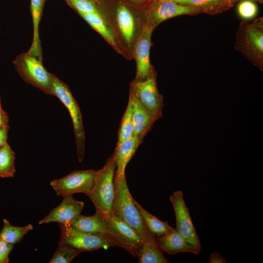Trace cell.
Wrapping results in <instances>:
<instances>
[{
  "mask_svg": "<svg viewBox=\"0 0 263 263\" xmlns=\"http://www.w3.org/2000/svg\"><path fill=\"white\" fill-rule=\"evenodd\" d=\"M114 184V198L112 213L132 227L144 240L149 230L130 192L125 175L115 172Z\"/></svg>",
  "mask_w": 263,
  "mask_h": 263,
  "instance_id": "cell-1",
  "label": "cell"
},
{
  "mask_svg": "<svg viewBox=\"0 0 263 263\" xmlns=\"http://www.w3.org/2000/svg\"><path fill=\"white\" fill-rule=\"evenodd\" d=\"M235 48L263 71V18L249 23L242 20L236 33Z\"/></svg>",
  "mask_w": 263,
  "mask_h": 263,
  "instance_id": "cell-2",
  "label": "cell"
},
{
  "mask_svg": "<svg viewBox=\"0 0 263 263\" xmlns=\"http://www.w3.org/2000/svg\"><path fill=\"white\" fill-rule=\"evenodd\" d=\"M116 168L115 155L113 152L107 159L103 167L95 171L93 187L86 194L93 202L96 210L103 215L111 213L112 211Z\"/></svg>",
  "mask_w": 263,
  "mask_h": 263,
  "instance_id": "cell-3",
  "label": "cell"
},
{
  "mask_svg": "<svg viewBox=\"0 0 263 263\" xmlns=\"http://www.w3.org/2000/svg\"><path fill=\"white\" fill-rule=\"evenodd\" d=\"M13 63L25 82L46 94L53 95V74L46 70L42 61L26 52L19 55Z\"/></svg>",
  "mask_w": 263,
  "mask_h": 263,
  "instance_id": "cell-4",
  "label": "cell"
},
{
  "mask_svg": "<svg viewBox=\"0 0 263 263\" xmlns=\"http://www.w3.org/2000/svg\"><path fill=\"white\" fill-rule=\"evenodd\" d=\"M53 95L56 96L67 109L72 118L78 160L81 162L84 157L85 137L81 113L77 103L68 86L52 75Z\"/></svg>",
  "mask_w": 263,
  "mask_h": 263,
  "instance_id": "cell-5",
  "label": "cell"
},
{
  "mask_svg": "<svg viewBox=\"0 0 263 263\" xmlns=\"http://www.w3.org/2000/svg\"><path fill=\"white\" fill-rule=\"evenodd\" d=\"M59 243L79 252L92 251L104 247L119 246L118 243L107 235L79 231L69 224H59Z\"/></svg>",
  "mask_w": 263,
  "mask_h": 263,
  "instance_id": "cell-6",
  "label": "cell"
},
{
  "mask_svg": "<svg viewBox=\"0 0 263 263\" xmlns=\"http://www.w3.org/2000/svg\"><path fill=\"white\" fill-rule=\"evenodd\" d=\"M176 218L175 230L199 254L201 246L181 190L175 191L169 197Z\"/></svg>",
  "mask_w": 263,
  "mask_h": 263,
  "instance_id": "cell-7",
  "label": "cell"
},
{
  "mask_svg": "<svg viewBox=\"0 0 263 263\" xmlns=\"http://www.w3.org/2000/svg\"><path fill=\"white\" fill-rule=\"evenodd\" d=\"M130 90L145 108L159 119L162 117L163 96L158 91L156 77L152 71L146 78L133 81Z\"/></svg>",
  "mask_w": 263,
  "mask_h": 263,
  "instance_id": "cell-8",
  "label": "cell"
},
{
  "mask_svg": "<svg viewBox=\"0 0 263 263\" xmlns=\"http://www.w3.org/2000/svg\"><path fill=\"white\" fill-rule=\"evenodd\" d=\"M95 170H75L66 176L52 180L50 185L57 196H65L77 193L87 194L94 182Z\"/></svg>",
  "mask_w": 263,
  "mask_h": 263,
  "instance_id": "cell-9",
  "label": "cell"
},
{
  "mask_svg": "<svg viewBox=\"0 0 263 263\" xmlns=\"http://www.w3.org/2000/svg\"><path fill=\"white\" fill-rule=\"evenodd\" d=\"M113 239L135 257H137L144 239L132 227L113 214L103 215Z\"/></svg>",
  "mask_w": 263,
  "mask_h": 263,
  "instance_id": "cell-10",
  "label": "cell"
},
{
  "mask_svg": "<svg viewBox=\"0 0 263 263\" xmlns=\"http://www.w3.org/2000/svg\"><path fill=\"white\" fill-rule=\"evenodd\" d=\"M202 13L197 8L171 0H155L150 6L149 16L152 28L160 22L181 15L195 16Z\"/></svg>",
  "mask_w": 263,
  "mask_h": 263,
  "instance_id": "cell-11",
  "label": "cell"
},
{
  "mask_svg": "<svg viewBox=\"0 0 263 263\" xmlns=\"http://www.w3.org/2000/svg\"><path fill=\"white\" fill-rule=\"evenodd\" d=\"M60 204L53 208L49 213L38 222L39 225L52 222L59 224H69L79 215L84 207L82 201L76 200L72 195L63 196Z\"/></svg>",
  "mask_w": 263,
  "mask_h": 263,
  "instance_id": "cell-12",
  "label": "cell"
},
{
  "mask_svg": "<svg viewBox=\"0 0 263 263\" xmlns=\"http://www.w3.org/2000/svg\"><path fill=\"white\" fill-rule=\"evenodd\" d=\"M153 28L146 25L136 44L135 58L137 64L136 80H143L151 72L150 61V51L151 46V36Z\"/></svg>",
  "mask_w": 263,
  "mask_h": 263,
  "instance_id": "cell-13",
  "label": "cell"
},
{
  "mask_svg": "<svg viewBox=\"0 0 263 263\" xmlns=\"http://www.w3.org/2000/svg\"><path fill=\"white\" fill-rule=\"evenodd\" d=\"M133 101V134L132 136L143 141V138L151 129L154 123L159 118L145 108L130 90Z\"/></svg>",
  "mask_w": 263,
  "mask_h": 263,
  "instance_id": "cell-14",
  "label": "cell"
},
{
  "mask_svg": "<svg viewBox=\"0 0 263 263\" xmlns=\"http://www.w3.org/2000/svg\"><path fill=\"white\" fill-rule=\"evenodd\" d=\"M69 225L75 229L89 233L103 234L112 239L105 218L97 210L91 216H85L80 214Z\"/></svg>",
  "mask_w": 263,
  "mask_h": 263,
  "instance_id": "cell-15",
  "label": "cell"
},
{
  "mask_svg": "<svg viewBox=\"0 0 263 263\" xmlns=\"http://www.w3.org/2000/svg\"><path fill=\"white\" fill-rule=\"evenodd\" d=\"M156 239L160 249L170 255L182 252L199 254L175 229L173 228L161 236L156 237Z\"/></svg>",
  "mask_w": 263,
  "mask_h": 263,
  "instance_id": "cell-16",
  "label": "cell"
},
{
  "mask_svg": "<svg viewBox=\"0 0 263 263\" xmlns=\"http://www.w3.org/2000/svg\"><path fill=\"white\" fill-rule=\"evenodd\" d=\"M143 141L132 136L119 144H116L114 150L116 168L115 172L125 175L126 167Z\"/></svg>",
  "mask_w": 263,
  "mask_h": 263,
  "instance_id": "cell-17",
  "label": "cell"
},
{
  "mask_svg": "<svg viewBox=\"0 0 263 263\" xmlns=\"http://www.w3.org/2000/svg\"><path fill=\"white\" fill-rule=\"evenodd\" d=\"M137 257L139 263H168L159 248L156 236L148 230L144 243L139 251Z\"/></svg>",
  "mask_w": 263,
  "mask_h": 263,
  "instance_id": "cell-18",
  "label": "cell"
},
{
  "mask_svg": "<svg viewBox=\"0 0 263 263\" xmlns=\"http://www.w3.org/2000/svg\"><path fill=\"white\" fill-rule=\"evenodd\" d=\"M46 0H31L30 5L33 24V38L31 46L27 52L41 61L42 60V54L38 30L39 24Z\"/></svg>",
  "mask_w": 263,
  "mask_h": 263,
  "instance_id": "cell-19",
  "label": "cell"
},
{
  "mask_svg": "<svg viewBox=\"0 0 263 263\" xmlns=\"http://www.w3.org/2000/svg\"><path fill=\"white\" fill-rule=\"evenodd\" d=\"M198 8L202 13L214 15L232 8L234 3L228 0H171Z\"/></svg>",
  "mask_w": 263,
  "mask_h": 263,
  "instance_id": "cell-20",
  "label": "cell"
},
{
  "mask_svg": "<svg viewBox=\"0 0 263 263\" xmlns=\"http://www.w3.org/2000/svg\"><path fill=\"white\" fill-rule=\"evenodd\" d=\"M116 20L119 29L126 41L130 43L135 30V22L129 9L124 4H120L116 10Z\"/></svg>",
  "mask_w": 263,
  "mask_h": 263,
  "instance_id": "cell-21",
  "label": "cell"
},
{
  "mask_svg": "<svg viewBox=\"0 0 263 263\" xmlns=\"http://www.w3.org/2000/svg\"><path fill=\"white\" fill-rule=\"evenodd\" d=\"M134 203L148 229L156 237L161 236L173 229L167 222L160 220L146 210L135 200Z\"/></svg>",
  "mask_w": 263,
  "mask_h": 263,
  "instance_id": "cell-22",
  "label": "cell"
},
{
  "mask_svg": "<svg viewBox=\"0 0 263 263\" xmlns=\"http://www.w3.org/2000/svg\"><path fill=\"white\" fill-rule=\"evenodd\" d=\"M3 222V226L0 231V241L12 244L19 242L28 231L33 229L30 224L24 226H17L12 225L6 219H4Z\"/></svg>",
  "mask_w": 263,
  "mask_h": 263,
  "instance_id": "cell-23",
  "label": "cell"
},
{
  "mask_svg": "<svg viewBox=\"0 0 263 263\" xmlns=\"http://www.w3.org/2000/svg\"><path fill=\"white\" fill-rule=\"evenodd\" d=\"M95 30L98 32L109 43L116 46L114 34L107 26L101 14L78 13Z\"/></svg>",
  "mask_w": 263,
  "mask_h": 263,
  "instance_id": "cell-24",
  "label": "cell"
},
{
  "mask_svg": "<svg viewBox=\"0 0 263 263\" xmlns=\"http://www.w3.org/2000/svg\"><path fill=\"white\" fill-rule=\"evenodd\" d=\"M15 154L6 143L0 148V177H13L16 172Z\"/></svg>",
  "mask_w": 263,
  "mask_h": 263,
  "instance_id": "cell-25",
  "label": "cell"
},
{
  "mask_svg": "<svg viewBox=\"0 0 263 263\" xmlns=\"http://www.w3.org/2000/svg\"><path fill=\"white\" fill-rule=\"evenodd\" d=\"M133 101L132 94L130 93L129 102L127 109L122 117L118 132V141L117 144L128 139L133 134Z\"/></svg>",
  "mask_w": 263,
  "mask_h": 263,
  "instance_id": "cell-26",
  "label": "cell"
},
{
  "mask_svg": "<svg viewBox=\"0 0 263 263\" xmlns=\"http://www.w3.org/2000/svg\"><path fill=\"white\" fill-rule=\"evenodd\" d=\"M80 252L62 243L58 245L49 263H69Z\"/></svg>",
  "mask_w": 263,
  "mask_h": 263,
  "instance_id": "cell-27",
  "label": "cell"
},
{
  "mask_svg": "<svg viewBox=\"0 0 263 263\" xmlns=\"http://www.w3.org/2000/svg\"><path fill=\"white\" fill-rule=\"evenodd\" d=\"M258 7L255 1L251 0H243L237 7L238 15L244 20H249L256 17L258 13Z\"/></svg>",
  "mask_w": 263,
  "mask_h": 263,
  "instance_id": "cell-28",
  "label": "cell"
},
{
  "mask_svg": "<svg viewBox=\"0 0 263 263\" xmlns=\"http://www.w3.org/2000/svg\"><path fill=\"white\" fill-rule=\"evenodd\" d=\"M78 13L100 14L94 0H65Z\"/></svg>",
  "mask_w": 263,
  "mask_h": 263,
  "instance_id": "cell-29",
  "label": "cell"
},
{
  "mask_svg": "<svg viewBox=\"0 0 263 263\" xmlns=\"http://www.w3.org/2000/svg\"><path fill=\"white\" fill-rule=\"evenodd\" d=\"M14 246V244L0 241V263L9 262V255Z\"/></svg>",
  "mask_w": 263,
  "mask_h": 263,
  "instance_id": "cell-30",
  "label": "cell"
},
{
  "mask_svg": "<svg viewBox=\"0 0 263 263\" xmlns=\"http://www.w3.org/2000/svg\"><path fill=\"white\" fill-rule=\"evenodd\" d=\"M8 122V116L6 112L2 108L0 98V129L2 128H9Z\"/></svg>",
  "mask_w": 263,
  "mask_h": 263,
  "instance_id": "cell-31",
  "label": "cell"
},
{
  "mask_svg": "<svg viewBox=\"0 0 263 263\" xmlns=\"http://www.w3.org/2000/svg\"><path fill=\"white\" fill-rule=\"evenodd\" d=\"M208 263H226V261L219 252H213L210 256Z\"/></svg>",
  "mask_w": 263,
  "mask_h": 263,
  "instance_id": "cell-32",
  "label": "cell"
},
{
  "mask_svg": "<svg viewBox=\"0 0 263 263\" xmlns=\"http://www.w3.org/2000/svg\"><path fill=\"white\" fill-rule=\"evenodd\" d=\"M9 128H2L0 129V148L7 142L8 131Z\"/></svg>",
  "mask_w": 263,
  "mask_h": 263,
  "instance_id": "cell-33",
  "label": "cell"
},
{
  "mask_svg": "<svg viewBox=\"0 0 263 263\" xmlns=\"http://www.w3.org/2000/svg\"><path fill=\"white\" fill-rule=\"evenodd\" d=\"M233 3L237 1H239V0H228ZM252 0V1H257V2H260V3H263V0Z\"/></svg>",
  "mask_w": 263,
  "mask_h": 263,
  "instance_id": "cell-34",
  "label": "cell"
},
{
  "mask_svg": "<svg viewBox=\"0 0 263 263\" xmlns=\"http://www.w3.org/2000/svg\"></svg>",
  "mask_w": 263,
  "mask_h": 263,
  "instance_id": "cell-35",
  "label": "cell"
}]
</instances>
